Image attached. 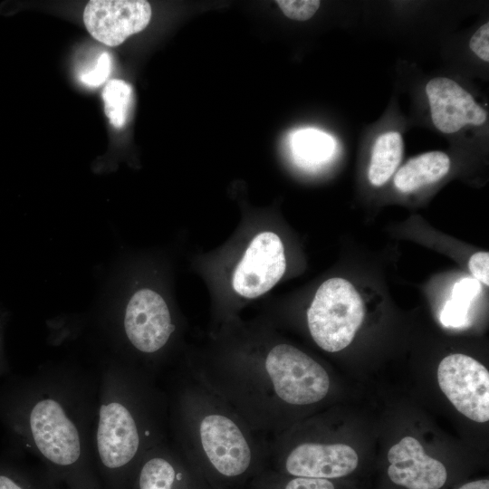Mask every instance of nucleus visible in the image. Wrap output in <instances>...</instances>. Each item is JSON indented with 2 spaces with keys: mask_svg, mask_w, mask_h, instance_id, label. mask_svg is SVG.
Here are the masks:
<instances>
[{
  "mask_svg": "<svg viewBox=\"0 0 489 489\" xmlns=\"http://www.w3.org/2000/svg\"><path fill=\"white\" fill-rule=\"evenodd\" d=\"M364 314L355 287L343 278H331L318 288L307 311L310 333L322 350L340 351L352 341Z\"/></svg>",
  "mask_w": 489,
  "mask_h": 489,
  "instance_id": "obj_3",
  "label": "nucleus"
},
{
  "mask_svg": "<svg viewBox=\"0 0 489 489\" xmlns=\"http://www.w3.org/2000/svg\"><path fill=\"white\" fill-rule=\"evenodd\" d=\"M112 61L110 55L103 52L94 61L79 73L80 81L90 87L102 84L111 72Z\"/></svg>",
  "mask_w": 489,
  "mask_h": 489,
  "instance_id": "obj_20",
  "label": "nucleus"
},
{
  "mask_svg": "<svg viewBox=\"0 0 489 489\" xmlns=\"http://www.w3.org/2000/svg\"><path fill=\"white\" fill-rule=\"evenodd\" d=\"M390 480L408 489H439L447 478L445 465L426 454L420 443L405 436L388 453Z\"/></svg>",
  "mask_w": 489,
  "mask_h": 489,
  "instance_id": "obj_11",
  "label": "nucleus"
},
{
  "mask_svg": "<svg viewBox=\"0 0 489 489\" xmlns=\"http://www.w3.org/2000/svg\"><path fill=\"white\" fill-rule=\"evenodd\" d=\"M177 479L179 475L167 455L153 453L142 459L138 467L134 468L126 488L131 486L132 489H174Z\"/></svg>",
  "mask_w": 489,
  "mask_h": 489,
  "instance_id": "obj_15",
  "label": "nucleus"
},
{
  "mask_svg": "<svg viewBox=\"0 0 489 489\" xmlns=\"http://www.w3.org/2000/svg\"><path fill=\"white\" fill-rule=\"evenodd\" d=\"M285 268L280 237L273 232H262L252 240L238 263L232 278L233 288L243 297H259L278 283Z\"/></svg>",
  "mask_w": 489,
  "mask_h": 489,
  "instance_id": "obj_6",
  "label": "nucleus"
},
{
  "mask_svg": "<svg viewBox=\"0 0 489 489\" xmlns=\"http://www.w3.org/2000/svg\"><path fill=\"white\" fill-rule=\"evenodd\" d=\"M102 99L110 123L116 129L122 128L127 122L133 101L132 87L122 80L112 79L105 84Z\"/></svg>",
  "mask_w": 489,
  "mask_h": 489,
  "instance_id": "obj_19",
  "label": "nucleus"
},
{
  "mask_svg": "<svg viewBox=\"0 0 489 489\" xmlns=\"http://www.w3.org/2000/svg\"><path fill=\"white\" fill-rule=\"evenodd\" d=\"M469 270L475 280L489 285V253L477 252L469 259Z\"/></svg>",
  "mask_w": 489,
  "mask_h": 489,
  "instance_id": "obj_23",
  "label": "nucleus"
},
{
  "mask_svg": "<svg viewBox=\"0 0 489 489\" xmlns=\"http://www.w3.org/2000/svg\"><path fill=\"white\" fill-rule=\"evenodd\" d=\"M458 489H489V481L487 479L477 480L463 484Z\"/></svg>",
  "mask_w": 489,
  "mask_h": 489,
  "instance_id": "obj_25",
  "label": "nucleus"
},
{
  "mask_svg": "<svg viewBox=\"0 0 489 489\" xmlns=\"http://www.w3.org/2000/svg\"><path fill=\"white\" fill-rule=\"evenodd\" d=\"M123 329L134 349L144 354H153L168 343L175 325L165 300L155 291L144 288L129 300Z\"/></svg>",
  "mask_w": 489,
  "mask_h": 489,
  "instance_id": "obj_7",
  "label": "nucleus"
},
{
  "mask_svg": "<svg viewBox=\"0 0 489 489\" xmlns=\"http://www.w3.org/2000/svg\"><path fill=\"white\" fill-rule=\"evenodd\" d=\"M291 145L294 158L303 167L325 162L332 156L335 149L334 139L315 129L296 131L292 137Z\"/></svg>",
  "mask_w": 489,
  "mask_h": 489,
  "instance_id": "obj_16",
  "label": "nucleus"
},
{
  "mask_svg": "<svg viewBox=\"0 0 489 489\" xmlns=\"http://www.w3.org/2000/svg\"><path fill=\"white\" fill-rule=\"evenodd\" d=\"M131 374L114 364L98 374L91 455L101 489H125L150 429L140 421Z\"/></svg>",
  "mask_w": 489,
  "mask_h": 489,
  "instance_id": "obj_2",
  "label": "nucleus"
},
{
  "mask_svg": "<svg viewBox=\"0 0 489 489\" xmlns=\"http://www.w3.org/2000/svg\"><path fill=\"white\" fill-rule=\"evenodd\" d=\"M265 369L276 395L291 405H309L328 393L330 379L326 370L299 349L279 344L265 359Z\"/></svg>",
  "mask_w": 489,
  "mask_h": 489,
  "instance_id": "obj_4",
  "label": "nucleus"
},
{
  "mask_svg": "<svg viewBox=\"0 0 489 489\" xmlns=\"http://www.w3.org/2000/svg\"><path fill=\"white\" fill-rule=\"evenodd\" d=\"M150 18V5L144 0H92L83 11L90 34L110 47L144 30Z\"/></svg>",
  "mask_w": 489,
  "mask_h": 489,
  "instance_id": "obj_8",
  "label": "nucleus"
},
{
  "mask_svg": "<svg viewBox=\"0 0 489 489\" xmlns=\"http://www.w3.org/2000/svg\"><path fill=\"white\" fill-rule=\"evenodd\" d=\"M203 450L213 466L225 476H236L249 467L250 446L238 426L229 417L210 414L199 426Z\"/></svg>",
  "mask_w": 489,
  "mask_h": 489,
  "instance_id": "obj_9",
  "label": "nucleus"
},
{
  "mask_svg": "<svg viewBox=\"0 0 489 489\" xmlns=\"http://www.w3.org/2000/svg\"><path fill=\"white\" fill-rule=\"evenodd\" d=\"M285 489H334V486L327 479L297 477L291 480Z\"/></svg>",
  "mask_w": 489,
  "mask_h": 489,
  "instance_id": "obj_24",
  "label": "nucleus"
},
{
  "mask_svg": "<svg viewBox=\"0 0 489 489\" xmlns=\"http://www.w3.org/2000/svg\"><path fill=\"white\" fill-rule=\"evenodd\" d=\"M470 48L481 60L489 61V23L483 24L470 39Z\"/></svg>",
  "mask_w": 489,
  "mask_h": 489,
  "instance_id": "obj_22",
  "label": "nucleus"
},
{
  "mask_svg": "<svg viewBox=\"0 0 489 489\" xmlns=\"http://www.w3.org/2000/svg\"><path fill=\"white\" fill-rule=\"evenodd\" d=\"M481 285L472 278L458 281L452 290V297L445 304L440 320L444 326L459 328L469 324L471 302L479 294Z\"/></svg>",
  "mask_w": 489,
  "mask_h": 489,
  "instance_id": "obj_17",
  "label": "nucleus"
},
{
  "mask_svg": "<svg viewBox=\"0 0 489 489\" xmlns=\"http://www.w3.org/2000/svg\"><path fill=\"white\" fill-rule=\"evenodd\" d=\"M438 385L454 407L475 422L489 419V372L470 356L445 357L437 369Z\"/></svg>",
  "mask_w": 489,
  "mask_h": 489,
  "instance_id": "obj_5",
  "label": "nucleus"
},
{
  "mask_svg": "<svg viewBox=\"0 0 489 489\" xmlns=\"http://www.w3.org/2000/svg\"><path fill=\"white\" fill-rule=\"evenodd\" d=\"M449 157L441 151H430L410 158L394 177L396 187L408 193L435 183L450 169Z\"/></svg>",
  "mask_w": 489,
  "mask_h": 489,
  "instance_id": "obj_13",
  "label": "nucleus"
},
{
  "mask_svg": "<svg viewBox=\"0 0 489 489\" xmlns=\"http://www.w3.org/2000/svg\"></svg>",
  "mask_w": 489,
  "mask_h": 489,
  "instance_id": "obj_26",
  "label": "nucleus"
},
{
  "mask_svg": "<svg viewBox=\"0 0 489 489\" xmlns=\"http://www.w3.org/2000/svg\"><path fill=\"white\" fill-rule=\"evenodd\" d=\"M98 374L44 369L27 384L21 429L27 447L65 489H101L91 455Z\"/></svg>",
  "mask_w": 489,
  "mask_h": 489,
  "instance_id": "obj_1",
  "label": "nucleus"
},
{
  "mask_svg": "<svg viewBox=\"0 0 489 489\" xmlns=\"http://www.w3.org/2000/svg\"><path fill=\"white\" fill-rule=\"evenodd\" d=\"M0 489H65L40 463L30 469L0 467Z\"/></svg>",
  "mask_w": 489,
  "mask_h": 489,
  "instance_id": "obj_18",
  "label": "nucleus"
},
{
  "mask_svg": "<svg viewBox=\"0 0 489 489\" xmlns=\"http://www.w3.org/2000/svg\"><path fill=\"white\" fill-rule=\"evenodd\" d=\"M276 3L288 18L296 21L312 18L321 4L317 0H278Z\"/></svg>",
  "mask_w": 489,
  "mask_h": 489,
  "instance_id": "obj_21",
  "label": "nucleus"
},
{
  "mask_svg": "<svg viewBox=\"0 0 489 489\" xmlns=\"http://www.w3.org/2000/svg\"><path fill=\"white\" fill-rule=\"evenodd\" d=\"M426 92L433 124L443 133L457 132L468 124L480 126L487 120V112L473 96L449 78L431 79Z\"/></svg>",
  "mask_w": 489,
  "mask_h": 489,
  "instance_id": "obj_10",
  "label": "nucleus"
},
{
  "mask_svg": "<svg viewBox=\"0 0 489 489\" xmlns=\"http://www.w3.org/2000/svg\"><path fill=\"white\" fill-rule=\"evenodd\" d=\"M358 455L344 444L303 443L286 459V470L298 477L338 478L353 472Z\"/></svg>",
  "mask_w": 489,
  "mask_h": 489,
  "instance_id": "obj_12",
  "label": "nucleus"
},
{
  "mask_svg": "<svg viewBox=\"0 0 489 489\" xmlns=\"http://www.w3.org/2000/svg\"><path fill=\"white\" fill-rule=\"evenodd\" d=\"M403 150V139L397 131H388L377 138L368 171L373 186L380 187L391 177L401 161Z\"/></svg>",
  "mask_w": 489,
  "mask_h": 489,
  "instance_id": "obj_14",
  "label": "nucleus"
}]
</instances>
